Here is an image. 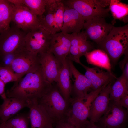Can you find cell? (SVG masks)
Returning a JSON list of instances; mask_svg holds the SVG:
<instances>
[{
	"instance_id": "cell-1",
	"label": "cell",
	"mask_w": 128,
	"mask_h": 128,
	"mask_svg": "<svg viewBox=\"0 0 128 128\" xmlns=\"http://www.w3.org/2000/svg\"><path fill=\"white\" fill-rule=\"evenodd\" d=\"M52 85L45 80L41 66L15 82L5 94L7 97L16 98L27 102L41 98Z\"/></svg>"
},
{
	"instance_id": "cell-2",
	"label": "cell",
	"mask_w": 128,
	"mask_h": 128,
	"mask_svg": "<svg viewBox=\"0 0 128 128\" xmlns=\"http://www.w3.org/2000/svg\"><path fill=\"white\" fill-rule=\"evenodd\" d=\"M108 55L111 64L115 65L120 57L128 51V24L114 26L98 45Z\"/></svg>"
},
{
	"instance_id": "cell-3",
	"label": "cell",
	"mask_w": 128,
	"mask_h": 128,
	"mask_svg": "<svg viewBox=\"0 0 128 128\" xmlns=\"http://www.w3.org/2000/svg\"><path fill=\"white\" fill-rule=\"evenodd\" d=\"M37 101L54 123L66 116L69 107V102L64 99L56 86L52 84L48 90Z\"/></svg>"
},
{
	"instance_id": "cell-4",
	"label": "cell",
	"mask_w": 128,
	"mask_h": 128,
	"mask_svg": "<svg viewBox=\"0 0 128 128\" xmlns=\"http://www.w3.org/2000/svg\"><path fill=\"white\" fill-rule=\"evenodd\" d=\"M64 11L61 0H48L45 12L42 15L37 16L39 27L51 35L61 31Z\"/></svg>"
},
{
	"instance_id": "cell-5",
	"label": "cell",
	"mask_w": 128,
	"mask_h": 128,
	"mask_svg": "<svg viewBox=\"0 0 128 128\" xmlns=\"http://www.w3.org/2000/svg\"><path fill=\"white\" fill-rule=\"evenodd\" d=\"M64 5L77 11L85 21L94 18L110 16L109 9L103 7L98 0H61Z\"/></svg>"
},
{
	"instance_id": "cell-6",
	"label": "cell",
	"mask_w": 128,
	"mask_h": 128,
	"mask_svg": "<svg viewBox=\"0 0 128 128\" xmlns=\"http://www.w3.org/2000/svg\"><path fill=\"white\" fill-rule=\"evenodd\" d=\"M128 119V110L110 101L107 110L95 123L100 128H126Z\"/></svg>"
},
{
	"instance_id": "cell-7",
	"label": "cell",
	"mask_w": 128,
	"mask_h": 128,
	"mask_svg": "<svg viewBox=\"0 0 128 128\" xmlns=\"http://www.w3.org/2000/svg\"><path fill=\"white\" fill-rule=\"evenodd\" d=\"M27 32L15 25L3 30L0 34V57L24 48V38Z\"/></svg>"
},
{
	"instance_id": "cell-8",
	"label": "cell",
	"mask_w": 128,
	"mask_h": 128,
	"mask_svg": "<svg viewBox=\"0 0 128 128\" xmlns=\"http://www.w3.org/2000/svg\"><path fill=\"white\" fill-rule=\"evenodd\" d=\"M51 35L39 27L28 32L24 38V47L27 51L36 54L49 49Z\"/></svg>"
},
{
	"instance_id": "cell-9",
	"label": "cell",
	"mask_w": 128,
	"mask_h": 128,
	"mask_svg": "<svg viewBox=\"0 0 128 128\" xmlns=\"http://www.w3.org/2000/svg\"><path fill=\"white\" fill-rule=\"evenodd\" d=\"M11 20L17 27L27 32L39 27L38 17L24 5L12 4Z\"/></svg>"
},
{
	"instance_id": "cell-10",
	"label": "cell",
	"mask_w": 128,
	"mask_h": 128,
	"mask_svg": "<svg viewBox=\"0 0 128 128\" xmlns=\"http://www.w3.org/2000/svg\"><path fill=\"white\" fill-rule=\"evenodd\" d=\"M114 26L108 23L104 18H94L86 20L84 31L87 39L92 40L98 45L106 37Z\"/></svg>"
},
{
	"instance_id": "cell-11",
	"label": "cell",
	"mask_w": 128,
	"mask_h": 128,
	"mask_svg": "<svg viewBox=\"0 0 128 128\" xmlns=\"http://www.w3.org/2000/svg\"><path fill=\"white\" fill-rule=\"evenodd\" d=\"M41 66L38 54L29 52L25 48L18 53L9 67L15 73L23 76Z\"/></svg>"
},
{
	"instance_id": "cell-12",
	"label": "cell",
	"mask_w": 128,
	"mask_h": 128,
	"mask_svg": "<svg viewBox=\"0 0 128 128\" xmlns=\"http://www.w3.org/2000/svg\"><path fill=\"white\" fill-rule=\"evenodd\" d=\"M90 106L84 100L71 98L66 116L73 124L81 128L88 120Z\"/></svg>"
},
{
	"instance_id": "cell-13",
	"label": "cell",
	"mask_w": 128,
	"mask_h": 128,
	"mask_svg": "<svg viewBox=\"0 0 128 128\" xmlns=\"http://www.w3.org/2000/svg\"><path fill=\"white\" fill-rule=\"evenodd\" d=\"M38 55L43 77L49 84H52L56 81L62 66V62L48 51Z\"/></svg>"
},
{
	"instance_id": "cell-14",
	"label": "cell",
	"mask_w": 128,
	"mask_h": 128,
	"mask_svg": "<svg viewBox=\"0 0 128 128\" xmlns=\"http://www.w3.org/2000/svg\"><path fill=\"white\" fill-rule=\"evenodd\" d=\"M113 83H110L104 87L92 102L88 117L90 122L96 123L107 110L111 87Z\"/></svg>"
},
{
	"instance_id": "cell-15",
	"label": "cell",
	"mask_w": 128,
	"mask_h": 128,
	"mask_svg": "<svg viewBox=\"0 0 128 128\" xmlns=\"http://www.w3.org/2000/svg\"><path fill=\"white\" fill-rule=\"evenodd\" d=\"M31 128H53L54 123L44 109L35 100L27 102Z\"/></svg>"
},
{
	"instance_id": "cell-16",
	"label": "cell",
	"mask_w": 128,
	"mask_h": 128,
	"mask_svg": "<svg viewBox=\"0 0 128 128\" xmlns=\"http://www.w3.org/2000/svg\"><path fill=\"white\" fill-rule=\"evenodd\" d=\"M81 65L86 70L84 75L91 83L92 91L113 83L117 78L112 72L103 71L97 67L91 68L82 64Z\"/></svg>"
},
{
	"instance_id": "cell-17",
	"label": "cell",
	"mask_w": 128,
	"mask_h": 128,
	"mask_svg": "<svg viewBox=\"0 0 128 128\" xmlns=\"http://www.w3.org/2000/svg\"><path fill=\"white\" fill-rule=\"evenodd\" d=\"M72 36V34L62 32L51 35L48 51L52 53L57 59L62 62L69 53Z\"/></svg>"
},
{
	"instance_id": "cell-18",
	"label": "cell",
	"mask_w": 128,
	"mask_h": 128,
	"mask_svg": "<svg viewBox=\"0 0 128 128\" xmlns=\"http://www.w3.org/2000/svg\"><path fill=\"white\" fill-rule=\"evenodd\" d=\"M63 24L61 32L65 33H78L83 28L85 20L76 10L64 5Z\"/></svg>"
},
{
	"instance_id": "cell-19",
	"label": "cell",
	"mask_w": 128,
	"mask_h": 128,
	"mask_svg": "<svg viewBox=\"0 0 128 128\" xmlns=\"http://www.w3.org/2000/svg\"><path fill=\"white\" fill-rule=\"evenodd\" d=\"M68 59L72 75L74 78L72 91L74 94V98L85 100L88 96V92L90 91H92L91 84L85 75L80 73L76 68L72 61Z\"/></svg>"
},
{
	"instance_id": "cell-20",
	"label": "cell",
	"mask_w": 128,
	"mask_h": 128,
	"mask_svg": "<svg viewBox=\"0 0 128 128\" xmlns=\"http://www.w3.org/2000/svg\"><path fill=\"white\" fill-rule=\"evenodd\" d=\"M72 75L68 59L66 58L62 62V65L56 82V86L64 99L69 102L71 98L72 87L71 78Z\"/></svg>"
},
{
	"instance_id": "cell-21",
	"label": "cell",
	"mask_w": 128,
	"mask_h": 128,
	"mask_svg": "<svg viewBox=\"0 0 128 128\" xmlns=\"http://www.w3.org/2000/svg\"><path fill=\"white\" fill-rule=\"evenodd\" d=\"M3 99V103L0 106V123L12 118L23 108L27 107L26 102L18 99L7 97Z\"/></svg>"
},
{
	"instance_id": "cell-22",
	"label": "cell",
	"mask_w": 128,
	"mask_h": 128,
	"mask_svg": "<svg viewBox=\"0 0 128 128\" xmlns=\"http://www.w3.org/2000/svg\"><path fill=\"white\" fill-rule=\"evenodd\" d=\"M86 61L91 64L106 69L111 72V65L107 54L100 49H95L85 54Z\"/></svg>"
},
{
	"instance_id": "cell-23",
	"label": "cell",
	"mask_w": 128,
	"mask_h": 128,
	"mask_svg": "<svg viewBox=\"0 0 128 128\" xmlns=\"http://www.w3.org/2000/svg\"><path fill=\"white\" fill-rule=\"evenodd\" d=\"M128 94V79L122 74L112 84L109 96L110 101L118 102L124 95Z\"/></svg>"
},
{
	"instance_id": "cell-24",
	"label": "cell",
	"mask_w": 128,
	"mask_h": 128,
	"mask_svg": "<svg viewBox=\"0 0 128 128\" xmlns=\"http://www.w3.org/2000/svg\"><path fill=\"white\" fill-rule=\"evenodd\" d=\"M72 34L70 46L69 53L66 57L72 61L81 65L82 63L80 60L79 47L82 42L87 39L84 31L78 33Z\"/></svg>"
},
{
	"instance_id": "cell-25",
	"label": "cell",
	"mask_w": 128,
	"mask_h": 128,
	"mask_svg": "<svg viewBox=\"0 0 128 128\" xmlns=\"http://www.w3.org/2000/svg\"><path fill=\"white\" fill-rule=\"evenodd\" d=\"M108 8L113 18V23L116 20H122L125 23L128 22V4L120 0H110Z\"/></svg>"
},
{
	"instance_id": "cell-26",
	"label": "cell",
	"mask_w": 128,
	"mask_h": 128,
	"mask_svg": "<svg viewBox=\"0 0 128 128\" xmlns=\"http://www.w3.org/2000/svg\"><path fill=\"white\" fill-rule=\"evenodd\" d=\"M12 4L7 0H0V24L3 30L10 27Z\"/></svg>"
},
{
	"instance_id": "cell-27",
	"label": "cell",
	"mask_w": 128,
	"mask_h": 128,
	"mask_svg": "<svg viewBox=\"0 0 128 128\" xmlns=\"http://www.w3.org/2000/svg\"><path fill=\"white\" fill-rule=\"evenodd\" d=\"M29 112L18 114L3 123L7 128H29Z\"/></svg>"
},
{
	"instance_id": "cell-28",
	"label": "cell",
	"mask_w": 128,
	"mask_h": 128,
	"mask_svg": "<svg viewBox=\"0 0 128 128\" xmlns=\"http://www.w3.org/2000/svg\"><path fill=\"white\" fill-rule=\"evenodd\" d=\"M48 0H23V4L37 16L43 14Z\"/></svg>"
},
{
	"instance_id": "cell-29",
	"label": "cell",
	"mask_w": 128,
	"mask_h": 128,
	"mask_svg": "<svg viewBox=\"0 0 128 128\" xmlns=\"http://www.w3.org/2000/svg\"><path fill=\"white\" fill-rule=\"evenodd\" d=\"M23 76L14 72L9 67L0 66V79L5 84L9 82H15Z\"/></svg>"
},
{
	"instance_id": "cell-30",
	"label": "cell",
	"mask_w": 128,
	"mask_h": 128,
	"mask_svg": "<svg viewBox=\"0 0 128 128\" xmlns=\"http://www.w3.org/2000/svg\"><path fill=\"white\" fill-rule=\"evenodd\" d=\"M24 49L0 57L1 62H0V66L9 67L16 56Z\"/></svg>"
},
{
	"instance_id": "cell-31",
	"label": "cell",
	"mask_w": 128,
	"mask_h": 128,
	"mask_svg": "<svg viewBox=\"0 0 128 128\" xmlns=\"http://www.w3.org/2000/svg\"><path fill=\"white\" fill-rule=\"evenodd\" d=\"M53 128H78L72 123L66 116L56 122Z\"/></svg>"
},
{
	"instance_id": "cell-32",
	"label": "cell",
	"mask_w": 128,
	"mask_h": 128,
	"mask_svg": "<svg viewBox=\"0 0 128 128\" xmlns=\"http://www.w3.org/2000/svg\"><path fill=\"white\" fill-rule=\"evenodd\" d=\"M86 40L84 41L80 45L79 47V51L80 57L86 53L91 51L93 46L91 43Z\"/></svg>"
},
{
	"instance_id": "cell-33",
	"label": "cell",
	"mask_w": 128,
	"mask_h": 128,
	"mask_svg": "<svg viewBox=\"0 0 128 128\" xmlns=\"http://www.w3.org/2000/svg\"><path fill=\"white\" fill-rule=\"evenodd\" d=\"M121 106L128 110V94L122 96L117 102Z\"/></svg>"
},
{
	"instance_id": "cell-34",
	"label": "cell",
	"mask_w": 128,
	"mask_h": 128,
	"mask_svg": "<svg viewBox=\"0 0 128 128\" xmlns=\"http://www.w3.org/2000/svg\"><path fill=\"white\" fill-rule=\"evenodd\" d=\"M127 51L124 54L125 56L124 59L119 63L120 68L123 70V68L126 63L128 62V52Z\"/></svg>"
},
{
	"instance_id": "cell-35",
	"label": "cell",
	"mask_w": 128,
	"mask_h": 128,
	"mask_svg": "<svg viewBox=\"0 0 128 128\" xmlns=\"http://www.w3.org/2000/svg\"><path fill=\"white\" fill-rule=\"evenodd\" d=\"M5 84L0 79V95L3 99L7 97L5 92Z\"/></svg>"
},
{
	"instance_id": "cell-36",
	"label": "cell",
	"mask_w": 128,
	"mask_h": 128,
	"mask_svg": "<svg viewBox=\"0 0 128 128\" xmlns=\"http://www.w3.org/2000/svg\"><path fill=\"white\" fill-rule=\"evenodd\" d=\"M81 128H100L95 123L91 122L88 120L86 122Z\"/></svg>"
},
{
	"instance_id": "cell-37",
	"label": "cell",
	"mask_w": 128,
	"mask_h": 128,
	"mask_svg": "<svg viewBox=\"0 0 128 128\" xmlns=\"http://www.w3.org/2000/svg\"><path fill=\"white\" fill-rule=\"evenodd\" d=\"M10 3L15 5L19 6L24 5L23 0H7Z\"/></svg>"
},
{
	"instance_id": "cell-38",
	"label": "cell",
	"mask_w": 128,
	"mask_h": 128,
	"mask_svg": "<svg viewBox=\"0 0 128 128\" xmlns=\"http://www.w3.org/2000/svg\"><path fill=\"white\" fill-rule=\"evenodd\" d=\"M122 71V74L125 78L128 79V62H127L124 65Z\"/></svg>"
},
{
	"instance_id": "cell-39",
	"label": "cell",
	"mask_w": 128,
	"mask_h": 128,
	"mask_svg": "<svg viewBox=\"0 0 128 128\" xmlns=\"http://www.w3.org/2000/svg\"><path fill=\"white\" fill-rule=\"evenodd\" d=\"M101 5L104 8L108 5H109L110 0H99Z\"/></svg>"
},
{
	"instance_id": "cell-40",
	"label": "cell",
	"mask_w": 128,
	"mask_h": 128,
	"mask_svg": "<svg viewBox=\"0 0 128 128\" xmlns=\"http://www.w3.org/2000/svg\"><path fill=\"white\" fill-rule=\"evenodd\" d=\"M0 128H7L4 123H0Z\"/></svg>"
},
{
	"instance_id": "cell-41",
	"label": "cell",
	"mask_w": 128,
	"mask_h": 128,
	"mask_svg": "<svg viewBox=\"0 0 128 128\" xmlns=\"http://www.w3.org/2000/svg\"><path fill=\"white\" fill-rule=\"evenodd\" d=\"M3 30V29L0 24V34Z\"/></svg>"
},
{
	"instance_id": "cell-42",
	"label": "cell",
	"mask_w": 128,
	"mask_h": 128,
	"mask_svg": "<svg viewBox=\"0 0 128 128\" xmlns=\"http://www.w3.org/2000/svg\"></svg>"
}]
</instances>
